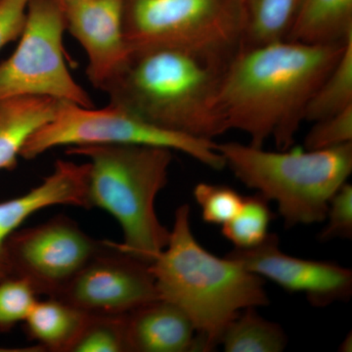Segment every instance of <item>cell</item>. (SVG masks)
I'll list each match as a JSON object with an SVG mask.
<instances>
[{
	"instance_id": "obj_5",
	"label": "cell",
	"mask_w": 352,
	"mask_h": 352,
	"mask_svg": "<svg viewBox=\"0 0 352 352\" xmlns=\"http://www.w3.org/2000/svg\"><path fill=\"white\" fill-rule=\"evenodd\" d=\"M217 148L241 182L277 204L287 228L323 222L331 199L352 173V143L289 152L238 142Z\"/></svg>"
},
{
	"instance_id": "obj_28",
	"label": "cell",
	"mask_w": 352,
	"mask_h": 352,
	"mask_svg": "<svg viewBox=\"0 0 352 352\" xmlns=\"http://www.w3.org/2000/svg\"><path fill=\"white\" fill-rule=\"evenodd\" d=\"M340 352H351L352 351V335L351 332L347 333L346 339L342 340V344L339 346Z\"/></svg>"
},
{
	"instance_id": "obj_2",
	"label": "cell",
	"mask_w": 352,
	"mask_h": 352,
	"mask_svg": "<svg viewBox=\"0 0 352 352\" xmlns=\"http://www.w3.org/2000/svg\"><path fill=\"white\" fill-rule=\"evenodd\" d=\"M189 205L175 210L168 244L150 264L161 300L182 310L195 326L199 351L219 346L227 325L270 298L263 278L229 258L215 256L197 241Z\"/></svg>"
},
{
	"instance_id": "obj_16",
	"label": "cell",
	"mask_w": 352,
	"mask_h": 352,
	"mask_svg": "<svg viewBox=\"0 0 352 352\" xmlns=\"http://www.w3.org/2000/svg\"><path fill=\"white\" fill-rule=\"evenodd\" d=\"M352 36V0H300L286 39L307 44L344 43Z\"/></svg>"
},
{
	"instance_id": "obj_18",
	"label": "cell",
	"mask_w": 352,
	"mask_h": 352,
	"mask_svg": "<svg viewBox=\"0 0 352 352\" xmlns=\"http://www.w3.org/2000/svg\"><path fill=\"white\" fill-rule=\"evenodd\" d=\"M300 0H243L242 48L286 39ZM241 48V50H242Z\"/></svg>"
},
{
	"instance_id": "obj_27",
	"label": "cell",
	"mask_w": 352,
	"mask_h": 352,
	"mask_svg": "<svg viewBox=\"0 0 352 352\" xmlns=\"http://www.w3.org/2000/svg\"><path fill=\"white\" fill-rule=\"evenodd\" d=\"M29 2L30 0L0 1V50L19 38L24 29Z\"/></svg>"
},
{
	"instance_id": "obj_25",
	"label": "cell",
	"mask_w": 352,
	"mask_h": 352,
	"mask_svg": "<svg viewBox=\"0 0 352 352\" xmlns=\"http://www.w3.org/2000/svg\"><path fill=\"white\" fill-rule=\"evenodd\" d=\"M352 143V106L316 120L305 139V150H323Z\"/></svg>"
},
{
	"instance_id": "obj_29",
	"label": "cell",
	"mask_w": 352,
	"mask_h": 352,
	"mask_svg": "<svg viewBox=\"0 0 352 352\" xmlns=\"http://www.w3.org/2000/svg\"><path fill=\"white\" fill-rule=\"evenodd\" d=\"M58 3L65 9L67 7L74 6V4L80 3V2L85 1V0H56Z\"/></svg>"
},
{
	"instance_id": "obj_24",
	"label": "cell",
	"mask_w": 352,
	"mask_h": 352,
	"mask_svg": "<svg viewBox=\"0 0 352 352\" xmlns=\"http://www.w3.org/2000/svg\"><path fill=\"white\" fill-rule=\"evenodd\" d=\"M38 296L24 279L8 277L0 281V332H8L18 323H24Z\"/></svg>"
},
{
	"instance_id": "obj_3",
	"label": "cell",
	"mask_w": 352,
	"mask_h": 352,
	"mask_svg": "<svg viewBox=\"0 0 352 352\" xmlns=\"http://www.w3.org/2000/svg\"><path fill=\"white\" fill-rule=\"evenodd\" d=\"M226 68L182 51L132 53L102 91L109 103L155 126L214 140L228 131L217 107Z\"/></svg>"
},
{
	"instance_id": "obj_12",
	"label": "cell",
	"mask_w": 352,
	"mask_h": 352,
	"mask_svg": "<svg viewBox=\"0 0 352 352\" xmlns=\"http://www.w3.org/2000/svg\"><path fill=\"white\" fill-rule=\"evenodd\" d=\"M124 0H85L64 9L66 31L82 45L88 80L101 91L132 54L124 36Z\"/></svg>"
},
{
	"instance_id": "obj_11",
	"label": "cell",
	"mask_w": 352,
	"mask_h": 352,
	"mask_svg": "<svg viewBox=\"0 0 352 352\" xmlns=\"http://www.w3.org/2000/svg\"><path fill=\"white\" fill-rule=\"evenodd\" d=\"M226 256L286 291L302 294L315 307L347 302L352 295L351 270L332 261H312L285 254L274 233L268 234L256 247L234 248Z\"/></svg>"
},
{
	"instance_id": "obj_10",
	"label": "cell",
	"mask_w": 352,
	"mask_h": 352,
	"mask_svg": "<svg viewBox=\"0 0 352 352\" xmlns=\"http://www.w3.org/2000/svg\"><path fill=\"white\" fill-rule=\"evenodd\" d=\"M55 298L87 314H127L159 295L150 263L108 241Z\"/></svg>"
},
{
	"instance_id": "obj_9",
	"label": "cell",
	"mask_w": 352,
	"mask_h": 352,
	"mask_svg": "<svg viewBox=\"0 0 352 352\" xmlns=\"http://www.w3.org/2000/svg\"><path fill=\"white\" fill-rule=\"evenodd\" d=\"M107 242L62 214L17 229L7 242L10 276L25 280L38 296L55 298Z\"/></svg>"
},
{
	"instance_id": "obj_8",
	"label": "cell",
	"mask_w": 352,
	"mask_h": 352,
	"mask_svg": "<svg viewBox=\"0 0 352 352\" xmlns=\"http://www.w3.org/2000/svg\"><path fill=\"white\" fill-rule=\"evenodd\" d=\"M65 32L64 9L56 0H30L17 48L0 64V99L48 97L94 107L67 66Z\"/></svg>"
},
{
	"instance_id": "obj_22",
	"label": "cell",
	"mask_w": 352,
	"mask_h": 352,
	"mask_svg": "<svg viewBox=\"0 0 352 352\" xmlns=\"http://www.w3.org/2000/svg\"><path fill=\"white\" fill-rule=\"evenodd\" d=\"M68 352H129L126 314H87Z\"/></svg>"
},
{
	"instance_id": "obj_20",
	"label": "cell",
	"mask_w": 352,
	"mask_h": 352,
	"mask_svg": "<svg viewBox=\"0 0 352 352\" xmlns=\"http://www.w3.org/2000/svg\"><path fill=\"white\" fill-rule=\"evenodd\" d=\"M352 106V36L330 73L322 80L305 108V120L314 122Z\"/></svg>"
},
{
	"instance_id": "obj_15",
	"label": "cell",
	"mask_w": 352,
	"mask_h": 352,
	"mask_svg": "<svg viewBox=\"0 0 352 352\" xmlns=\"http://www.w3.org/2000/svg\"><path fill=\"white\" fill-rule=\"evenodd\" d=\"M60 102L34 96L0 99V170L17 166L28 139L52 119Z\"/></svg>"
},
{
	"instance_id": "obj_19",
	"label": "cell",
	"mask_w": 352,
	"mask_h": 352,
	"mask_svg": "<svg viewBox=\"0 0 352 352\" xmlns=\"http://www.w3.org/2000/svg\"><path fill=\"white\" fill-rule=\"evenodd\" d=\"M250 307L227 325L219 344L226 352H282L288 344L286 333L279 324L266 320Z\"/></svg>"
},
{
	"instance_id": "obj_4",
	"label": "cell",
	"mask_w": 352,
	"mask_h": 352,
	"mask_svg": "<svg viewBox=\"0 0 352 352\" xmlns=\"http://www.w3.org/2000/svg\"><path fill=\"white\" fill-rule=\"evenodd\" d=\"M66 153L87 160L90 208H100L117 220L124 234L120 249L151 264L170 237L155 203L168 185L173 151L150 146L99 144L69 147Z\"/></svg>"
},
{
	"instance_id": "obj_7",
	"label": "cell",
	"mask_w": 352,
	"mask_h": 352,
	"mask_svg": "<svg viewBox=\"0 0 352 352\" xmlns=\"http://www.w3.org/2000/svg\"><path fill=\"white\" fill-rule=\"evenodd\" d=\"M99 144L166 148L188 155L212 170L226 168L214 140L162 129L111 103L95 109L60 102L52 119L28 139L21 157L30 161L54 148Z\"/></svg>"
},
{
	"instance_id": "obj_21",
	"label": "cell",
	"mask_w": 352,
	"mask_h": 352,
	"mask_svg": "<svg viewBox=\"0 0 352 352\" xmlns=\"http://www.w3.org/2000/svg\"><path fill=\"white\" fill-rule=\"evenodd\" d=\"M270 201L256 193L244 197L239 212L222 226L221 233L235 249H251L267 237L273 219Z\"/></svg>"
},
{
	"instance_id": "obj_30",
	"label": "cell",
	"mask_w": 352,
	"mask_h": 352,
	"mask_svg": "<svg viewBox=\"0 0 352 352\" xmlns=\"http://www.w3.org/2000/svg\"><path fill=\"white\" fill-rule=\"evenodd\" d=\"M0 1H1V0H0Z\"/></svg>"
},
{
	"instance_id": "obj_1",
	"label": "cell",
	"mask_w": 352,
	"mask_h": 352,
	"mask_svg": "<svg viewBox=\"0 0 352 352\" xmlns=\"http://www.w3.org/2000/svg\"><path fill=\"white\" fill-rule=\"evenodd\" d=\"M346 43L282 39L238 51L224 69L217 94L227 131L245 132L254 147L273 138L278 149L288 150L305 122L308 102Z\"/></svg>"
},
{
	"instance_id": "obj_13",
	"label": "cell",
	"mask_w": 352,
	"mask_h": 352,
	"mask_svg": "<svg viewBox=\"0 0 352 352\" xmlns=\"http://www.w3.org/2000/svg\"><path fill=\"white\" fill-rule=\"evenodd\" d=\"M89 164L58 160L52 173L23 195L0 201V281L10 276L7 242L36 212L55 206L90 210L87 197Z\"/></svg>"
},
{
	"instance_id": "obj_17",
	"label": "cell",
	"mask_w": 352,
	"mask_h": 352,
	"mask_svg": "<svg viewBox=\"0 0 352 352\" xmlns=\"http://www.w3.org/2000/svg\"><path fill=\"white\" fill-rule=\"evenodd\" d=\"M87 316L60 298L38 300L24 321L25 332L43 351L68 352Z\"/></svg>"
},
{
	"instance_id": "obj_23",
	"label": "cell",
	"mask_w": 352,
	"mask_h": 352,
	"mask_svg": "<svg viewBox=\"0 0 352 352\" xmlns=\"http://www.w3.org/2000/svg\"><path fill=\"white\" fill-rule=\"evenodd\" d=\"M193 195L201 208L204 221L221 226L237 214L244 201V197L235 189L210 183H198Z\"/></svg>"
},
{
	"instance_id": "obj_6",
	"label": "cell",
	"mask_w": 352,
	"mask_h": 352,
	"mask_svg": "<svg viewBox=\"0 0 352 352\" xmlns=\"http://www.w3.org/2000/svg\"><path fill=\"white\" fill-rule=\"evenodd\" d=\"M132 53L175 50L227 66L242 48L243 0H124Z\"/></svg>"
},
{
	"instance_id": "obj_26",
	"label": "cell",
	"mask_w": 352,
	"mask_h": 352,
	"mask_svg": "<svg viewBox=\"0 0 352 352\" xmlns=\"http://www.w3.org/2000/svg\"><path fill=\"white\" fill-rule=\"evenodd\" d=\"M326 226L319 234L321 242L352 238V185L346 182L331 199Z\"/></svg>"
},
{
	"instance_id": "obj_14",
	"label": "cell",
	"mask_w": 352,
	"mask_h": 352,
	"mask_svg": "<svg viewBox=\"0 0 352 352\" xmlns=\"http://www.w3.org/2000/svg\"><path fill=\"white\" fill-rule=\"evenodd\" d=\"M129 352L199 351L195 326L182 310L157 298L126 314Z\"/></svg>"
}]
</instances>
